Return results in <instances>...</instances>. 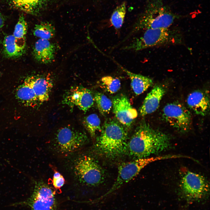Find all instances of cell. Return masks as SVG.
<instances>
[{"label": "cell", "instance_id": "25", "mask_svg": "<svg viewBox=\"0 0 210 210\" xmlns=\"http://www.w3.org/2000/svg\"><path fill=\"white\" fill-rule=\"evenodd\" d=\"M94 97L100 113L102 115L108 113L113 106L112 101L100 92L96 93Z\"/></svg>", "mask_w": 210, "mask_h": 210}, {"label": "cell", "instance_id": "15", "mask_svg": "<svg viewBox=\"0 0 210 210\" xmlns=\"http://www.w3.org/2000/svg\"><path fill=\"white\" fill-rule=\"evenodd\" d=\"M56 51L55 44L48 40L40 38L35 44L33 54L38 62L43 64H47L54 60Z\"/></svg>", "mask_w": 210, "mask_h": 210}, {"label": "cell", "instance_id": "19", "mask_svg": "<svg viewBox=\"0 0 210 210\" xmlns=\"http://www.w3.org/2000/svg\"><path fill=\"white\" fill-rule=\"evenodd\" d=\"M3 53L7 58L18 57L22 56L25 51V47L18 44L13 35L6 36L3 41Z\"/></svg>", "mask_w": 210, "mask_h": 210}, {"label": "cell", "instance_id": "28", "mask_svg": "<svg viewBox=\"0 0 210 210\" xmlns=\"http://www.w3.org/2000/svg\"><path fill=\"white\" fill-rule=\"evenodd\" d=\"M4 18L0 13V29L4 26Z\"/></svg>", "mask_w": 210, "mask_h": 210}, {"label": "cell", "instance_id": "14", "mask_svg": "<svg viewBox=\"0 0 210 210\" xmlns=\"http://www.w3.org/2000/svg\"><path fill=\"white\" fill-rule=\"evenodd\" d=\"M209 97L208 92L197 90L188 95L187 102L189 107L197 114L205 116L209 109Z\"/></svg>", "mask_w": 210, "mask_h": 210}, {"label": "cell", "instance_id": "18", "mask_svg": "<svg viewBox=\"0 0 210 210\" xmlns=\"http://www.w3.org/2000/svg\"><path fill=\"white\" fill-rule=\"evenodd\" d=\"M16 94L19 101L26 106L34 107L39 104L32 88L26 78L24 83L17 88Z\"/></svg>", "mask_w": 210, "mask_h": 210}, {"label": "cell", "instance_id": "4", "mask_svg": "<svg viewBox=\"0 0 210 210\" xmlns=\"http://www.w3.org/2000/svg\"><path fill=\"white\" fill-rule=\"evenodd\" d=\"M145 30L142 35L135 38L122 49L137 51L156 46L181 42L180 35L175 30H171L169 28Z\"/></svg>", "mask_w": 210, "mask_h": 210}, {"label": "cell", "instance_id": "6", "mask_svg": "<svg viewBox=\"0 0 210 210\" xmlns=\"http://www.w3.org/2000/svg\"><path fill=\"white\" fill-rule=\"evenodd\" d=\"M13 206H25L31 210H58L54 192L43 182H35L33 192L26 200L14 203Z\"/></svg>", "mask_w": 210, "mask_h": 210}, {"label": "cell", "instance_id": "2", "mask_svg": "<svg viewBox=\"0 0 210 210\" xmlns=\"http://www.w3.org/2000/svg\"><path fill=\"white\" fill-rule=\"evenodd\" d=\"M120 123L113 119L107 120L97 138L95 149L106 158H115L127 152V134Z\"/></svg>", "mask_w": 210, "mask_h": 210}, {"label": "cell", "instance_id": "3", "mask_svg": "<svg viewBox=\"0 0 210 210\" xmlns=\"http://www.w3.org/2000/svg\"><path fill=\"white\" fill-rule=\"evenodd\" d=\"M175 18V15L167 9L161 1L151 0L124 40L142 29L169 28Z\"/></svg>", "mask_w": 210, "mask_h": 210}, {"label": "cell", "instance_id": "13", "mask_svg": "<svg viewBox=\"0 0 210 210\" xmlns=\"http://www.w3.org/2000/svg\"><path fill=\"white\" fill-rule=\"evenodd\" d=\"M32 88L40 104L48 100L53 87L49 74L32 76L26 78Z\"/></svg>", "mask_w": 210, "mask_h": 210}, {"label": "cell", "instance_id": "16", "mask_svg": "<svg viewBox=\"0 0 210 210\" xmlns=\"http://www.w3.org/2000/svg\"><path fill=\"white\" fill-rule=\"evenodd\" d=\"M166 92L162 86H154L147 94L140 109V114L144 116L155 112L158 108L160 102Z\"/></svg>", "mask_w": 210, "mask_h": 210}, {"label": "cell", "instance_id": "5", "mask_svg": "<svg viewBox=\"0 0 210 210\" xmlns=\"http://www.w3.org/2000/svg\"><path fill=\"white\" fill-rule=\"evenodd\" d=\"M174 158V155L138 158L133 161L121 164L118 167L117 178L111 188L99 199L105 197L118 189L123 184L131 181L137 175L144 167L149 164L158 160Z\"/></svg>", "mask_w": 210, "mask_h": 210}, {"label": "cell", "instance_id": "24", "mask_svg": "<svg viewBox=\"0 0 210 210\" xmlns=\"http://www.w3.org/2000/svg\"><path fill=\"white\" fill-rule=\"evenodd\" d=\"M101 121L98 116L93 113L85 117L83 121V124L92 138L95 137L96 132L101 131Z\"/></svg>", "mask_w": 210, "mask_h": 210}, {"label": "cell", "instance_id": "8", "mask_svg": "<svg viewBox=\"0 0 210 210\" xmlns=\"http://www.w3.org/2000/svg\"><path fill=\"white\" fill-rule=\"evenodd\" d=\"M163 119L178 132L185 133L191 128V114L183 105L177 102L169 103L162 111Z\"/></svg>", "mask_w": 210, "mask_h": 210}, {"label": "cell", "instance_id": "10", "mask_svg": "<svg viewBox=\"0 0 210 210\" xmlns=\"http://www.w3.org/2000/svg\"><path fill=\"white\" fill-rule=\"evenodd\" d=\"M180 187L183 193L188 198L197 200L207 194L209 185L203 176L190 171L186 173L181 178Z\"/></svg>", "mask_w": 210, "mask_h": 210}, {"label": "cell", "instance_id": "20", "mask_svg": "<svg viewBox=\"0 0 210 210\" xmlns=\"http://www.w3.org/2000/svg\"><path fill=\"white\" fill-rule=\"evenodd\" d=\"M47 0H10L16 8L29 14H35L39 12Z\"/></svg>", "mask_w": 210, "mask_h": 210}, {"label": "cell", "instance_id": "22", "mask_svg": "<svg viewBox=\"0 0 210 210\" xmlns=\"http://www.w3.org/2000/svg\"><path fill=\"white\" fill-rule=\"evenodd\" d=\"M54 26L48 22H43L35 25L33 31L34 35L40 38L49 40L55 34Z\"/></svg>", "mask_w": 210, "mask_h": 210}, {"label": "cell", "instance_id": "21", "mask_svg": "<svg viewBox=\"0 0 210 210\" xmlns=\"http://www.w3.org/2000/svg\"><path fill=\"white\" fill-rule=\"evenodd\" d=\"M27 25L24 15H21L15 25L13 36L16 43L21 46L25 47V36L27 30Z\"/></svg>", "mask_w": 210, "mask_h": 210}, {"label": "cell", "instance_id": "11", "mask_svg": "<svg viewBox=\"0 0 210 210\" xmlns=\"http://www.w3.org/2000/svg\"><path fill=\"white\" fill-rule=\"evenodd\" d=\"M94 97L91 91L82 86L72 87L65 94L62 103L72 109L76 106L86 112L93 105Z\"/></svg>", "mask_w": 210, "mask_h": 210}, {"label": "cell", "instance_id": "1", "mask_svg": "<svg viewBox=\"0 0 210 210\" xmlns=\"http://www.w3.org/2000/svg\"><path fill=\"white\" fill-rule=\"evenodd\" d=\"M171 146L169 135L143 121L128 141L126 152L137 159L145 158L165 151Z\"/></svg>", "mask_w": 210, "mask_h": 210}, {"label": "cell", "instance_id": "27", "mask_svg": "<svg viewBox=\"0 0 210 210\" xmlns=\"http://www.w3.org/2000/svg\"><path fill=\"white\" fill-rule=\"evenodd\" d=\"M52 183L54 188L58 189L63 186L65 183V180L60 173L55 171L53 177Z\"/></svg>", "mask_w": 210, "mask_h": 210}, {"label": "cell", "instance_id": "7", "mask_svg": "<svg viewBox=\"0 0 210 210\" xmlns=\"http://www.w3.org/2000/svg\"><path fill=\"white\" fill-rule=\"evenodd\" d=\"M74 169L75 173L82 183L89 186H96L104 181V171L93 158L84 155L75 161Z\"/></svg>", "mask_w": 210, "mask_h": 210}, {"label": "cell", "instance_id": "23", "mask_svg": "<svg viewBox=\"0 0 210 210\" xmlns=\"http://www.w3.org/2000/svg\"><path fill=\"white\" fill-rule=\"evenodd\" d=\"M126 6L125 2L121 3L116 8L111 16L110 22L117 30L121 28L124 23L126 12Z\"/></svg>", "mask_w": 210, "mask_h": 210}, {"label": "cell", "instance_id": "26", "mask_svg": "<svg viewBox=\"0 0 210 210\" xmlns=\"http://www.w3.org/2000/svg\"><path fill=\"white\" fill-rule=\"evenodd\" d=\"M101 81L104 88L111 94L116 93L120 87L121 83L120 80L111 76L103 77L101 79Z\"/></svg>", "mask_w": 210, "mask_h": 210}, {"label": "cell", "instance_id": "9", "mask_svg": "<svg viewBox=\"0 0 210 210\" xmlns=\"http://www.w3.org/2000/svg\"><path fill=\"white\" fill-rule=\"evenodd\" d=\"M86 134L69 127L60 129L55 137L56 146L62 153H68L79 149L87 142Z\"/></svg>", "mask_w": 210, "mask_h": 210}, {"label": "cell", "instance_id": "12", "mask_svg": "<svg viewBox=\"0 0 210 210\" xmlns=\"http://www.w3.org/2000/svg\"><path fill=\"white\" fill-rule=\"evenodd\" d=\"M112 101L113 112L118 121L123 125L130 127L137 116L136 110L132 107L127 97L124 94L114 97Z\"/></svg>", "mask_w": 210, "mask_h": 210}, {"label": "cell", "instance_id": "17", "mask_svg": "<svg viewBox=\"0 0 210 210\" xmlns=\"http://www.w3.org/2000/svg\"><path fill=\"white\" fill-rule=\"evenodd\" d=\"M114 61L129 77L132 88L136 95H139L143 93L153 84V81L151 78L140 74L132 73Z\"/></svg>", "mask_w": 210, "mask_h": 210}]
</instances>
